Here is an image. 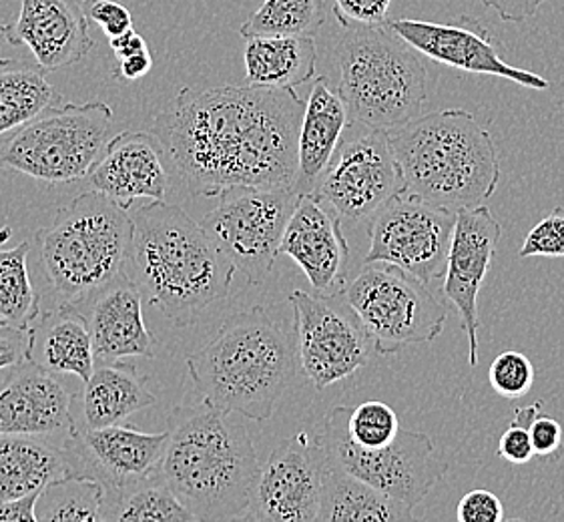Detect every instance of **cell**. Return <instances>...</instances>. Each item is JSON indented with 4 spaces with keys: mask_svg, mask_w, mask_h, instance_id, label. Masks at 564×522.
Here are the masks:
<instances>
[{
    "mask_svg": "<svg viewBox=\"0 0 564 522\" xmlns=\"http://www.w3.org/2000/svg\"><path fill=\"white\" fill-rule=\"evenodd\" d=\"M109 46H111L117 61L119 58L133 57V55H141V53H148L149 51L145 39L137 33L135 29L109 39Z\"/></svg>",
    "mask_w": 564,
    "mask_h": 522,
    "instance_id": "cell-47",
    "label": "cell"
},
{
    "mask_svg": "<svg viewBox=\"0 0 564 522\" xmlns=\"http://www.w3.org/2000/svg\"><path fill=\"white\" fill-rule=\"evenodd\" d=\"M131 239L133 214L97 189L61 207L34 236L57 304L77 306L124 273Z\"/></svg>",
    "mask_w": 564,
    "mask_h": 522,
    "instance_id": "cell-6",
    "label": "cell"
},
{
    "mask_svg": "<svg viewBox=\"0 0 564 522\" xmlns=\"http://www.w3.org/2000/svg\"><path fill=\"white\" fill-rule=\"evenodd\" d=\"M159 477L195 521H243L260 460L239 422L204 400L175 406Z\"/></svg>",
    "mask_w": 564,
    "mask_h": 522,
    "instance_id": "cell-3",
    "label": "cell"
},
{
    "mask_svg": "<svg viewBox=\"0 0 564 522\" xmlns=\"http://www.w3.org/2000/svg\"><path fill=\"white\" fill-rule=\"evenodd\" d=\"M350 123L348 107L339 93L329 89L327 77H317L312 83L297 137V194H314Z\"/></svg>",
    "mask_w": 564,
    "mask_h": 522,
    "instance_id": "cell-24",
    "label": "cell"
},
{
    "mask_svg": "<svg viewBox=\"0 0 564 522\" xmlns=\"http://www.w3.org/2000/svg\"><path fill=\"white\" fill-rule=\"evenodd\" d=\"M246 83L263 89H295L314 79L317 48L307 36L246 39Z\"/></svg>",
    "mask_w": 564,
    "mask_h": 522,
    "instance_id": "cell-27",
    "label": "cell"
},
{
    "mask_svg": "<svg viewBox=\"0 0 564 522\" xmlns=\"http://www.w3.org/2000/svg\"><path fill=\"white\" fill-rule=\"evenodd\" d=\"M41 492L26 494L21 499L0 502V522H39L36 521V500Z\"/></svg>",
    "mask_w": 564,
    "mask_h": 522,
    "instance_id": "cell-45",
    "label": "cell"
},
{
    "mask_svg": "<svg viewBox=\"0 0 564 522\" xmlns=\"http://www.w3.org/2000/svg\"><path fill=\"white\" fill-rule=\"evenodd\" d=\"M295 334L265 307L238 312L202 350L187 356L193 398L248 421H270L294 376Z\"/></svg>",
    "mask_w": 564,
    "mask_h": 522,
    "instance_id": "cell-4",
    "label": "cell"
},
{
    "mask_svg": "<svg viewBox=\"0 0 564 522\" xmlns=\"http://www.w3.org/2000/svg\"><path fill=\"white\" fill-rule=\"evenodd\" d=\"M113 111L105 101L65 102L14 131L0 148V170L48 185L89 177L111 141Z\"/></svg>",
    "mask_w": 564,
    "mask_h": 522,
    "instance_id": "cell-8",
    "label": "cell"
},
{
    "mask_svg": "<svg viewBox=\"0 0 564 522\" xmlns=\"http://www.w3.org/2000/svg\"><path fill=\"white\" fill-rule=\"evenodd\" d=\"M341 26H378L388 23L392 0H326Z\"/></svg>",
    "mask_w": 564,
    "mask_h": 522,
    "instance_id": "cell-39",
    "label": "cell"
},
{
    "mask_svg": "<svg viewBox=\"0 0 564 522\" xmlns=\"http://www.w3.org/2000/svg\"><path fill=\"white\" fill-rule=\"evenodd\" d=\"M544 402L536 400L529 406H520L514 412V418L508 424L507 431L502 432L498 443V456L510 465H527L534 458V446H532L531 424L542 412Z\"/></svg>",
    "mask_w": 564,
    "mask_h": 522,
    "instance_id": "cell-37",
    "label": "cell"
},
{
    "mask_svg": "<svg viewBox=\"0 0 564 522\" xmlns=\"http://www.w3.org/2000/svg\"><path fill=\"white\" fill-rule=\"evenodd\" d=\"M304 107L295 89L183 87L158 115L153 133L195 195L217 197L238 185L295 189Z\"/></svg>",
    "mask_w": 564,
    "mask_h": 522,
    "instance_id": "cell-1",
    "label": "cell"
},
{
    "mask_svg": "<svg viewBox=\"0 0 564 522\" xmlns=\"http://www.w3.org/2000/svg\"><path fill=\"white\" fill-rule=\"evenodd\" d=\"M390 26L408 45L414 46L424 58L464 73L488 75L512 80L520 87L546 91L551 83L524 68L508 65L497 39L478 21L463 17L460 23H429L414 19H394Z\"/></svg>",
    "mask_w": 564,
    "mask_h": 522,
    "instance_id": "cell-17",
    "label": "cell"
},
{
    "mask_svg": "<svg viewBox=\"0 0 564 522\" xmlns=\"http://www.w3.org/2000/svg\"><path fill=\"white\" fill-rule=\"evenodd\" d=\"M402 194L406 182L388 131L351 121L314 195L341 219L358 221Z\"/></svg>",
    "mask_w": 564,
    "mask_h": 522,
    "instance_id": "cell-12",
    "label": "cell"
},
{
    "mask_svg": "<svg viewBox=\"0 0 564 522\" xmlns=\"http://www.w3.org/2000/svg\"><path fill=\"white\" fill-rule=\"evenodd\" d=\"M4 29L7 41L26 46L46 73L79 63L95 46L79 0H21L19 19Z\"/></svg>",
    "mask_w": 564,
    "mask_h": 522,
    "instance_id": "cell-21",
    "label": "cell"
},
{
    "mask_svg": "<svg viewBox=\"0 0 564 522\" xmlns=\"http://www.w3.org/2000/svg\"><path fill=\"white\" fill-rule=\"evenodd\" d=\"M388 139L406 194L452 211L486 205L502 180L495 139L464 109L417 115Z\"/></svg>",
    "mask_w": 564,
    "mask_h": 522,
    "instance_id": "cell-5",
    "label": "cell"
},
{
    "mask_svg": "<svg viewBox=\"0 0 564 522\" xmlns=\"http://www.w3.org/2000/svg\"><path fill=\"white\" fill-rule=\"evenodd\" d=\"M236 265L180 205L151 202L133 214V239L124 273L149 306L177 328L195 324L224 302Z\"/></svg>",
    "mask_w": 564,
    "mask_h": 522,
    "instance_id": "cell-2",
    "label": "cell"
},
{
    "mask_svg": "<svg viewBox=\"0 0 564 522\" xmlns=\"http://www.w3.org/2000/svg\"><path fill=\"white\" fill-rule=\"evenodd\" d=\"M53 374H70L89 380L97 356L93 348L89 324L79 309L57 304L43 312L31 328V358Z\"/></svg>",
    "mask_w": 564,
    "mask_h": 522,
    "instance_id": "cell-25",
    "label": "cell"
},
{
    "mask_svg": "<svg viewBox=\"0 0 564 522\" xmlns=\"http://www.w3.org/2000/svg\"><path fill=\"white\" fill-rule=\"evenodd\" d=\"M77 404L83 424L79 428H105L155 406L158 396L149 390L148 376L139 374L133 363L117 360L95 366Z\"/></svg>",
    "mask_w": 564,
    "mask_h": 522,
    "instance_id": "cell-26",
    "label": "cell"
},
{
    "mask_svg": "<svg viewBox=\"0 0 564 522\" xmlns=\"http://www.w3.org/2000/svg\"><path fill=\"white\" fill-rule=\"evenodd\" d=\"M170 434L141 432L124 424L79 428L65 441L70 472L93 478L105 489V502L143 480L158 477Z\"/></svg>",
    "mask_w": 564,
    "mask_h": 522,
    "instance_id": "cell-16",
    "label": "cell"
},
{
    "mask_svg": "<svg viewBox=\"0 0 564 522\" xmlns=\"http://www.w3.org/2000/svg\"><path fill=\"white\" fill-rule=\"evenodd\" d=\"M75 398L57 374L26 360L0 387V436L67 441L77 431Z\"/></svg>",
    "mask_w": 564,
    "mask_h": 522,
    "instance_id": "cell-20",
    "label": "cell"
},
{
    "mask_svg": "<svg viewBox=\"0 0 564 522\" xmlns=\"http://www.w3.org/2000/svg\"><path fill=\"white\" fill-rule=\"evenodd\" d=\"M297 202L300 194L292 187L238 185L217 195V205L199 226L249 284L260 285L280 255Z\"/></svg>",
    "mask_w": 564,
    "mask_h": 522,
    "instance_id": "cell-11",
    "label": "cell"
},
{
    "mask_svg": "<svg viewBox=\"0 0 564 522\" xmlns=\"http://www.w3.org/2000/svg\"><path fill=\"white\" fill-rule=\"evenodd\" d=\"M520 258H564V207H556L529 231Z\"/></svg>",
    "mask_w": 564,
    "mask_h": 522,
    "instance_id": "cell-38",
    "label": "cell"
},
{
    "mask_svg": "<svg viewBox=\"0 0 564 522\" xmlns=\"http://www.w3.org/2000/svg\"><path fill=\"white\" fill-rule=\"evenodd\" d=\"M105 521L192 522L195 516L158 475L107 500Z\"/></svg>",
    "mask_w": 564,
    "mask_h": 522,
    "instance_id": "cell-34",
    "label": "cell"
},
{
    "mask_svg": "<svg viewBox=\"0 0 564 522\" xmlns=\"http://www.w3.org/2000/svg\"><path fill=\"white\" fill-rule=\"evenodd\" d=\"M326 470L327 450L316 428L285 438L261 465L243 521L317 522Z\"/></svg>",
    "mask_w": 564,
    "mask_h": 522,
    "instance_id": "cell-15",
    "label": "cell"
},
{
    "mask_svg": "<svg viewBox=\"0 0 564 522\" xmlns=\"http://www.w3.org/2000/svg\"><path fill=\"white\" fill-rule=\"evenodd\" d=\"M297 362L316 390L338 384L372 360L376 346L341 295H290Z\"/></svg>",
    "mask_w": 564,
    "mask_h": 522,
    "instance_id": "cell-13",
    "label": "cell"
},
{
    "mask_svg": "<svg viewBox=\"0 0 564 522\" xmlns=\"http://www.w3.org/2000/svg\"><path fill=\"white\" fill-rule=\"evenodd\" d=\"M456 519L460 522H500L505 521V504L495 492L476 489L466 492L458 509Z\"/></svg>",
    "mask_w": 564,
    "mask_h": 522,
    "instance_id": "cell-41",
    "label": "cell"
},
{
    "mask_svg": "<svg viewBox=\"0 0 564 522\" xmlns=\"http://www.w3.org/2000/svg\"><path fill=\"white\" fill-rule=\"evenodd\" d=\"M80 4L87 12L89 21L101 26L107 39H113L133 29V14L123 0H80Z\"/></svg>",
    "mask_w": 564,
    "mask_h": 522,
    "instance_id": "cell-40",
    "label": "cell"
},
{
    "mask_svg": "<svg viewBox=\"0 0 564 522\" xmlns=\"http://www.w3.org/2000/svg\"><path fill=\"white\" fill-rule=\"evenodd\" d=\"M70 475L65 446L31 436H0V502L41 492Z\"/></svg>",
    "mask_w": 564,
    "mask_h": 522,
    "instance_id": "cell-28",
    "label": "cell"
},
{
    "mask_svg": "<svg viewBox=\"0 0 564 522\" xmlns=\"http://www.w3.org/2000/svg\"><path fill=\"white\" fill-rule=\"evenodd\" d=\"M165 161V148L153 131H124L107 143L87 180L124 209L137 199L163 202L170 187Z\"/></svg>",
    "mask_w": 564,
    "mask_h": 522,
    "instance_id": "cell-22",
    "label": "cell"
},
{
    "mask_svg": "<svg viewBox=\"0 0 564 522\" xmlns=\"http://www.w3.org/2000/svg\"><path fill=\"white\" fill-rule=\"evenodd\" d=\"M45 68L21 58H0V137L19 131L39 115L63 105Z\"/></svg>",
    "mask_w": 564,
    "mask_h": 522,
    "instance_id": "cell-30",
    "label": "cell"
},
{
    "mask_svg": "<svg viewBox=\"0 0 564 522\" xmlns=\"http://www.w3.org/2000/svg\"><path fill=\"white\" fill-rule=\"evenodd\" d=\"M31 243L0 246V328L31 329L41 312V295L29 272Z\"/></svg>",
    "mask_w": 564,
    "mask_h": 522,
    "instance_id": "cell-31",
    "label": "cell"
},
{
    "mask_svg": "<svg viewBox=\"0 0 564 522\" xmlns=\"http://www.w3.org/2000/svg\"><path fill=\"white\" fill-rule=\"evenodd\" d=\"M531 436L534 455L539 458H553L563 448L564 432L561 422L542 412L531 424Z\"/></svg>",
    "mask_w": 564,
    "mask_h": 522,
    "instance_id": "cell-42",
    "label": "cell"
},
{
    "mask_svg": "<svg viewBox=\"0 0 564 522\" xmlns=\"http://www.w3.org/2000/svg\"><path fill=\"white\" fill-rule=\"evenodd\" d=\"M546 0H482L486 9L497 12L505 23H524L536 14Z\"/></svg>",
    "mask_w": 564,
    "mask_h": 522,
    "instance_id": "cell-44",
    "label": "cell"
},
{
    "mask_svg": "<svg viewBox=\"0 0 564 522\" xmlns=\"http://www.w3.org/2000/svg\"><path fill=\"white\" fill-rule=\"evenodd\" d=\"M326 0H263L258 11L241 24L239 34L251 36H307L316 39L326 23Z\"/></svg>",
    "mask_w": 564,
    "mask_h": 522,
    "instance_id": "cell-33",
    "label": "cell"
},
{
    "mask_svg": "<svg viewBox=\"0 0 564 522\" xmlns=\"http://www.w3.org/2000/svg\"><path fill=\"white\" fill-rule=\"evenodd\" d=\"M456 214L412 194L378 209L370 224V250L364 261H386L420 282L438 287L444 280Z\"/></svg>",
    "mask_w": 564,
    "mask_h": 522,
    "instance_id": "cell-14",
    "label": "cell"
},
{
    "mask_svg": "<svg viewBox=\"0 0 564 522\" xmlns=\"http://www.w3.org/2000/svg\"><path fill=\"white\" fill-rule=\"evenodd\" d=\"M400 421L392 406L370 400L354 406L348 418V434L351 441L364 448H382L400 434Z\"/></svg>",
    "mask_w": 564,
    "mask_h": 522,
    "instance_id": "cell-35",
    "label": "cell"
},
{
    "mask_svg": "<svg viewBox=\"0 0 564 522\" xmlns=\"http://www.w3.org/2000/svg\"><path fill=\"white\" fill-rule=\"evenodd\" d=\"M31 358V329L0 328V370Z\"/></svg>",
    "mask_w": 564,
    "mask_h": 522,
    "instance_id": "cell-43",
    "label": "cell"
},
{
    "mask_svg": "<svg viewBox=\"0 0 564 522\" xmlns=\"http://www.w3.org/2000/svg\"><path fill=\"white\" fill-rule=\"evenodd\" d=\"M414 512L354 477L327 455L324 499L317 522L414 521Z\"/></svg>",
    "mask_w": 564,
    "mask_h": 522,
    "instance_id": "cell-29",
    "label": "cell"
},
{
    "mask_svg": "<svg viewBox=\"0 0 564 522\" xmlns=\"http://www.w3.org/2000/svg\"><path fill=\"white\" fill-rule=\"evenodd\" d=\"M151 67H153V58H151L149 51L148 53H141V55H133V57L119 58L117 68H115V77L133 83V80L148 77Z\"/></svg>",
    "mask_w": 564,
    "mask_h": 522,
    "instance_id": "cell-46",
    "label": "cell"
},
{
    "mask_svg": "<svg viewBox=\"0 0 564 522\" xmlns=\"http://www.w3.org/2000/svg\"><path fill=\"white\" fill-rule=\"evenodd\" d=\"M280 253L302 268L316 294L341 295L350 282V246L341 217L314 194L300 195Z\"/></svg>",
    "mask_w": 564,
    "mask_h": 522,
    "instance_id": "cell-19",
    "label": "cell"
},
{
    "mask_svg": "<svg viewBox=\"0 0 564 522\" xmlns=\"http://www.w3.org/2000/svg\"><path fill=\"white\" fill-rule=\"evenodd\" d=\"M341 297L360 318L380 356L438 340L448 319L430 285L386 261H364Z\"/></svg>",
    "mask_w": 564,
    "mask_h": 522,
    "instance_id": "cell-9",
    "label": "cell"
},
{
    "mask_svg": "<svg viewBox=\"0 0 564 522\" xmlns=\"http://www.w3.org/2000/svg\"><path fill=\"white\" fill-rule=\"evenodd\" d=\"M75 307L89 324L97 362L155 356L158 340L145 326L143 294L127 273Z\"/></svg>",
    "mask_w": 564,
    "mask_h": 522,
    "instance_id": "cell-23",
    "label": "cell"
},
{
    "mask_svg": "<svg viewBox=\"0 0 564 522\" xmlns=\"http://www.w3.org/2000/svg\"><path fill=\"white\" fill-rule=\"evenodd\" d=\"M500 238L502 226L488 205L468 207L456 214L442 294L460 316V326L468 336L470 366H478V294L486 273L490 272Z\"/></svg>",
    "mask_w": 564,
    "mask_h": 522,
    "instance_id": "cell-18",
    "label": "cell"
},
{
    "mask_svg": "<svg viewBox=\"0 0 564 522\" xmlns=\"http://www.w3.org/2000/svg\"><path fill=\"white\" fill-rule=\"evenodd\" d=\"M424 55L390 26H341L336 43L338 93L350 121L392 129L417 115L429 99Z\"/></svg>",
    "mask_w": 564,
    "mask_h": 522,
    "instance_id": "cell-7",
    "label": "cell"
},
{
    "mask_svg": "<svg viewBox=\"0 0 564 522\" xmlns=\"http://www.w3.org/2000/svg\"><path fill=\"white\" fill-rule=\"evenodd\" d=\"M7 41V29H4V24L0 26V48H2V43Z\"/></svg>",
    "mask_w": 564,
    "mask_h": 522,
    "instance_id": "cell-48",
    "label": "cell"
},
{
    "mask_svg": "<svg viewBox=\"0 0 564 522\" xmlns=\"http://www.w3.org/2000/svg\"><path fill=\"white\" fill-rule=\"evenodd\" d=\"M105 489L83 475H65L48 482L36 500L39 522H105Z\"/></svg>",
    "mask_w": 564,
    "mask_h": 522,
    "instance_id": "cell-32",
    "label": "cell"
},
{
    "mask_svg": "<svg viewBox=\"0 0 564 522\" xmlns=\"http://www.w3.org/2000/svg\"><path fill=\"white\" fill-rule=\"evenodd\" d=\"M350 412L351 406H336L314 426L327 455L354 477L414 511L448 475L451 465L436 456V444L424 432L402 428L382 448H364L348 434Z\"/></svg>",
    "mask_w": 564,
    "mask_h": 522,
    "instance_id": "cell-10",
    "label": "cell"
},
{
    "mask_svg": "<svg viewBox=\"0 0 564 522\" xmlns=\"http://www.w3.org/2000/svg\"><path fill=\"white\" fill-rule=\"evenodd\" d=\"M534 380H536L534 366L524 354L517 350L498 354L488 370L490 387L498 396L507 400L527 396L534 387Z\"/></svg>",
    "mask_w": 564,
    "mask_h": 522,
    "instance_id": "cell-36",
    "label": "cell"
}]
</instances>
